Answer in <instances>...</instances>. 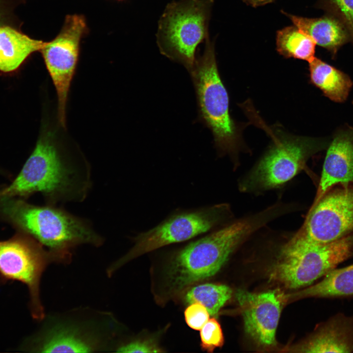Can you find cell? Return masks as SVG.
Segmentation results:
<instances>
[{
	"instance_id": "1",
	"label": "cell",
	"mask_w": 353,
	"mask_h": 353,
	"mask_svg": "<svg viewBox=\"0 0 353 353\" xmlns=\"http://www.w3.org/2000/svg\"><path fill=\"white\" fill-rule=\"evenodd\" d=\"M91 169L82 158H73L44 132L18 176L0 190V198L27 197L41 193L47 204L83 202L92 185Z\"/></svg>"
},
{
	"instance_id": "2",
	"label": "cell",
	"mask_w": 353,
	"mask_h": 353,
	"mask_svg": "<svg viewBox=\"0 0 353 353\" xmlns=\"http://www.w3.org/2000/svg\"><path fill=\"white\" fill-rule=\"evenodd\" d=\"M274 206L193 241L174 255L166 270L169 294L180 292L216 274L250 235L278 216Z\"/></svg>"
},
{
	"instance_id": "3",
	"label": "cell",
	"mask_w": 353,
	"mask_h": 353,
	"mask_svg": "<svg viewBox=\"0 0 353 353\" xmlns=\"http://www.w3.org/2000/svg\"><path fill=\"white\" fill-rule=\"evenodd\" d=\"M0 213L5 220L48 248L52 262H71L78 246H101L103 237L90 222L56 205L37 206L20 199L0 201Z\"/></svg>"
},
{
	"instance_id": "4",
	"label": "cell",
	"mask_w": 353,
	"mask_h": 353,
	"mask_svg": "<svg viewBox=\"0 0 353 353\" xmlns=\"http://www.w3.org/2000/svg\"><path fill=\"white\" fill-rule=\"evenodd\" d=\"M352 257L353 233L319 244L299 230L281 248L270 271V279L287 288H298L311 284Z\"/></svg>"
},
{
	"instance_id": "5",
	"label": "cell",
	"mask_w": 353,
	"mask_h": 353,
	"mask_svg": "<svg viewBox=\"0 0 353 353\" xmlns=\"http://www.w3.org/2000/svg\"><path fill=\"white\" fill-rule=\"evenodd\" d=\"M189 73L196 91L200 118L211 131L218 153L227 154L236 159L239 134L229 113L228 94L218 69L214 43L209 37L205 41L202 55L196 58Z\"/></svg>"
},
{
	"instance_id": "6",
	"label": "cell",
	"mask_w": 353,
	"mask_h": 353,
	"mask_svg": "<svg viewBox=\"0 0 353 353\" xmlns=\"http://www.w3.org/2000/svg\"><path fill=\"white\" fill-rule=\"evenodd\" d=\"M214 0H179L166 6L158 22L156 43L160 53L190 72L198 46L209 37Z\"/></svg>"
},
{
	"instance_id": "7",
	"label": "cell",
	"mask_w": 353,
	"mask_h": 353,
	"mask_svg": "<svg viewBox=\"0 0 353 353\" xmlns=\"http://www.w3.org/2000/svg\"><path fill=\"white\" fill-rule=\"evenodd\" d=\"M272 143L257 163L239 183L245 192L277 188L302 171L313 155L327 148L328 142L318 138L292 135L267 129Z\"/></svg>"
},
{
	"instance_id": "8",
	"label": "cell",
	"mask_w": 353,
	"mask_h": 353,
	"mask_svg": "<svg viewBox=\"0 0 353 353\" xmlns=\"http://www.w3.org/2000/svg\"><path fill=\"white\" fill-rule=\"evenodd\" d=\"M232 217L230 207L227 203L177 212L155 227L133 237V246L110 265L107 273L112 275L125 263L143 254L211 231Z\"/></svg>"
},
{
	"instance_id": "9",
	"label": "cell",
	"mask_w": 353,
	"mask_h": 353,
	"mask_svg": "<svg viewBox=\"0 0 353 353\" xmlns=\"http://www.w3.org/2000/svg\"><path fill=\"white\" fill-rule=\"evenodd\" d=\"M50 263L47 250L25 233L20 231L0 241V278L3 281H20L27 286L31 315L38 320L44 317L40 297L41 277Z\"/></svg>"
},
{
	"instance_id": "10",
	"label": "cell",
	"mask_w": 353,
	"mask_h": 353,
	"mask_svg": "<svg viewBox=\"0 0 353 353\" xmlns=\"http://www.w3.org/2000/svg\"><path fill=\"white\" fill-rule=\"evenodd\" d=\"M85 17L66 16L63 27L53 40L45 42L40 51L57 97L58 121L66 123V110L70 87L77 64L80 40L87 32Z\"/></svg>"
},
{
	"instance_id": "11",
	"label": "cell",
	"mask_w": 353,
	"mask_h": 353,
	"mask_svg": "<svg viewBox=\"0 0 353 353\" xmlns=\"http://www.w3.org/2000/svg\"><path fill=\"white\" fill-rule=\"evenodd\" d=\"M308 239L329 243L353 233V182L336 185L312 204L299 230Z\"/></svg>"
},
{
	"instance_id": "12",
	"label": "cell",
	"mask_w": 353,
	"mask_h": 353,
	"mask_svg": "<svg viewBox=\"0 0 353 353\" xmlns=\"http://www.w3.org/2000/svg\"><path fill=\"white\" fill-rule=\"evenodd\" d=\"M91 324L53 321L29 341L27 348L40 353H89L106 349L110 338Z\"/></svg>"
},
{
	"instance_id": "13",
	"label": "cell",
	"mask_w": 353,
	"mask_h": 353,
	"mask_svg": "<svg viewBox=\"0 0 353 353\" xmlns=\"http://www.w3.org/2000/svg\"><path fill=\"white\" fill-rule=\"evenodd\" d=\"M236 297L248 335L261 347L274 346L285 297L275 291L257 293L241 289Z\"/></svg>"
},
{
	"instance_id": "14",
	"label": "cell",
	"mask_w": 353,
	"mask_h": 353,
	"mask_svg": "<svg viewBox=\"0 0 353 353\" xmlns=\"http://www.w3.org/2000/svg\"><path fill=\"white\" fill-rule=\"evenodd\" d=\"M353 182V129H341L328 146L313 204L331 188Z\"/></svg>"
},
{
	"instance_id": "15",
	"label": "cell",
	"mask_w": 353,
	"mask_h": 353,
	"mask_svg": "<svg viewBox=\"0 0 353 353\" xmlns=\"http://www.w3.org/2000/svg\"><path fill=\"white\" fill-rule=\"evenodd\" d=\"M295 349L302 353H353V315H334Z\"/></svg>"
},
{
	"instance_id": "16",
	"label": "cell",
	"mask_w": 353,
	"mask_h": 353,
	"mask_svg": "<svg viewBox=\"0 0 353 353\" xmlns=\"http://www.w3.org/2000/svg\"><path fill=\"white\" fill-rule=\"evenodd\" d=\"M282 12L294 25L311 36L317 45L328 51L333 58L343 45L351 42L345 27L333 16L325 14L318 18H307Z\"/></svg>"
},
{
	"instance_id": "17",
	"label": "cell",
	"mask_w": 353,
	"mask_h": 353,
	"mask_svg": "<svg viewBox=\"0 0 353 353\" xmlns=\"http://www.w3.org/2000/svg\"><path fill=\"white\" fill-rule=\"evenodd\" d=\"M44 44L11 27L0 26V71L17 70L31 53L40 50Z\"/></svg>"
},
{
	"instance_id": "18",
	"label": "cell",
	"mask_w": 353,
	"mask_h": 353,
	"mask_svg": "<svg viewBox=\"0 0 353 353\" xmlns=\"http://www.w3.org/2000/svg\"><path fill=\"white\" fill-rule=\"evenodd\" d=\"M308 63L310 82L331 101L344 102L353 85L349 76L316 57Z\"/></svg>"
},
{
	"instance_id": "19",
	"label": "cell",
	"mask_w": 353,
	"mask_h": 353,
	"mask_svg": "<svg viewBox=\"0 0 353 353\" xmlns=\"http://www.w3.org/2000/svg\"><path fill=\"white\" fill-rule=\"evenodd\" d=\"M353 297V264L335 268L319 282L292 295L291 298L347 299Z\"/></svg>"
},
{
	"instance_id": "20",
	"label": "cell",
	"mask_w": 353,
	"mask_h": 353,
	"mask_svg": "<svg viewBox=\"0 0 353 353\" xmlns=\"http://www.w3.org/2000/svg\"><path fill=\"white\" fill-rule=\"evenodd\" d=\"M316 45L311 36L294 25L285 27L277 32V50L287 58L309 62L315 57Z\"/></svg>"
},
{
	"instance_id": "21",
	"label": "cell",
	"mask_w": 353,
	"mask_h": 353,
	"mask_svg": "<svg viewBox=\"0 0 353 353\" xmlns=\"http://www.w3.org/2000/svg\"><path fill=\"white\" fill-rule=\"evenodd\" d=\"M231 295V289L227 285L205 283L190 289L186 293L184 300L188 304L200 303L206 308L209 315L216 316Z\"/></svg>"
},
{
	"instance_id": "22",
	"label": "cell",
	"mask_w": 353,
	"mask_h": 353,
	"mask_svg": "<svg viewBox=\"0 0 353 353\" xmlns=\"http://www.w3.org/2000/svg\"><path fill=\"white\" fill-rule=\"evenodd\" d=\"M316 7L338 20L346 28L353 44V0H318Z\"/></svg>"
},
{
	"instance_id": "23",
	"label": "cell",
	"mask_w": 353,
	"mask_h": 353,
	"mask_svg": "<svg viewBox=\"0 0 353 353\" xmlns=\"http://www.w3.org/2000/svg\"><path fill=\"white\" fill-rule=\"evenodd\" d=\"M201 348L203 351L212 353L218 347H221L224 338L220 324L214 318L209 319L200 329Z\"/></svg>"
},
{
	"instance_id": "24",
	"label": "cell",
	"mask_w": 353,
	"mask_h": 353,
	"mask_svg": "<svg viewBox=\"0 0 353 353\" xmlns=\"http://www.w3.org/2000/svg\"><path fill=\"white\" fill-rule=\"evenodd\" d=\"M184 311L187 325L195 330H200L209 320V314L206 308L199 303L190 304Z\"/></svg>"
},
{
	"instance_id": "25",
	"label": "cell",
	"mask_w": 353,
	"mask_h": 353,
	"mask_svg": "<svg viewBox=\"0 0 353 353\" xmlns=\"http://www.w3.org/2000/svg\"><path fill=\"white\" fill-rule=\"evenodd\" d=\"M118 353H160L161 349L150 340H137L120 345L116 349Z\"/></svg>"
},
{
	"instance_id": "26",
	"label": "cell",
	"mask_w": 353,
	"mask_h": 353,
	"mask_svg": "<svg viewBox=\"0 0 353 353\" xmlns=\"http://www.w3.org/2000/svg\"><path fill=\"white\" fill-rule=\"evenodd\" d=\"M276 0H243L247 4L256 7L275 1Z\"/></svg>"
},
{
	"instance_id": "27",
	"label": "cell",
	"mask_w": 353,
	"mask_h": 353,
	"mask_svg": "<svg viewBox=\"0 0 353 353\" xmlns=\"http://www.w3.org/2000/svg\"><path fill=\"white\" fill-rule=\"evenodd\" d=\"M1 19H2V14H1V10H0V24L1 22Z\"/></svg>"
},
{
	"instance_id": "28",
	"label": "cell",
	"mask_w": 353,
	"mask_h": 353,
	"mask_svg": "<svg viewBox=\"0 0 353 353\" xmlns=\"http://www.w3.org/2000/svg\"></svg>"
}]
</instances>
